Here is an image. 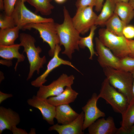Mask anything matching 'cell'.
<instances>
[{
  "label": "cell",
  "mask_w": 134,
  "mask_h": 134,
  "mask_svg": "<svg viewBox=\"0 0 134 134\" xmlns=\"http://www.w3.org/2000/svg\"><path fill=\"white\" fill-rule=\"evenodd\" d=\"M64 20L61 24L57 23V29L60 40L59 45L64 48L63 54L71 59L72 55L76 50H79L78 42L80 34L74 26L72 18L65 6L63 8Z\"/></svg>",
  "instance_id": "1"
},
{
  "label": "cell",
  "mask_w": 134,
  "mask_h": 134,
  "mask_svg": "<svg viewBox=\"0 0 134 134\" xmlns=\"http://www.w3.org/2000/svg\"><path fill=\"white\" fill-rule=\"evenodd\" d=\"M20 46L24 48V52L26 53L30 64V70L27 80L32 78L34 72L36 71L39 74L40 69L46 63L45 56L41 57L40 53L42 51L41 48L39 46L36 47L35 43V39L31 35L24 33L19 35Z\"/></svg>",
  "instance_id": "2"
},
{
  "label": "cell",
  "mask_w": 134,
  "mask_h": 134,
  "mask_svg": "<svg viewBox=\"0 0 134 134\" xmlns=\"http://www.w3.org/2000/svg\"><path fill=\"white\" fill-rule=\"evenodd\" d=\"M103 69L106 78L110 84L124 95L130 103L134 99L132 93L133 79L132 73L109 67Z\"/></svg>",
  "instance_id": "3"
},
{
  "label": "cell",
  "mask_w": 134,
  "mask_h": 134,
  "mask_svg": "<svg viewBox=\"0 0 134 134\" xmlns=\"http://www.w3.org/2000/svg\"><path fill=\"white\" fill-rule=\"evenodd\" d=\"M98 97L99 99H104L107 103L110 105L115 112L121 115L129 104L126 96L112 86L106 78L102 83Z\"/></svg>",
  "instance_id": "4"
},
{
  "label": "cell",
  "mask_w": 134,
  "mask_h": 134,
  "mask_svg": "<svg viewBox=\"0 0 134 134\" xmlns=\"http://www.w3.org/2000/svg\"><path fill=\"white\" fill-rule=\"evenodd\" d=\"M57 23L54 21L28 24L22 29H34L39 33L43 41L48 44L50 48L48 54L51 57L54 56L56 46L60 44V40L57 29Z\"/></svg>",
  "instance_id": "5"
},
{
  "label": "cell",
  "mask_w": 134,
  "mask_h": 134,
  "mask_svg": "<svg viewBox=\"0 0 134 134\" xmlns=\"http://www.w3.org/2000/svg\"><path fill=\"white\" fill-rule=\"evenodd\" d=\"M98 34L100 41L117 57L120 59L129 56L130 51L124 36L115 35L104 28L100 29Z\"/></svg>",
  "instance_id": "6"
},
{
  "label": "cell",
  "mask_w": 134,
  "mask_h": 134,
  "mask_svg": "<svg viewBox=\"0 0 134 134\" xmlns=\"http://www.w3.org/2000/svg\"><path fill=\"white\" fill-rule=\"evenodd\" d=\"M24 2L20 0H17L11 15L16 26L20 29L30 23L54 21L52 18L43 17L32 12L26 7Z\"/></svg>",
  "instance_id": "7"
},
{
  "label": "cell",
  "mask_w": 134,
  "mask_h": 134,
  "mask_svg": "<svg viewBox=\"0 0 134 134\" xmlns=\"http://www.w3.org/2000/svg\"><path fill=\"white\" fill-rule=\"evenodd\" d=\"M74 79L73 75L68 76L63 73L49 84L47 85H43L40 87L36 95L45 99L58 96L64 91L65 87L71 86Z\"/></svg>",
  "instance_id": "8"
},
{
  "label": "cell",
  "mask_w": 134,
  "mask_h": 134,
  "mask_svg": "<svg viewBox=\"0 0 134 134\" xmlns=\"http://www.w3.org/2000/svg\"><path fill=\"white\" fill-rule=\"evenodd\" d=\"M93 7L87 6L77 9L72 21L76 29L80 34H84L95 25L98 15Z\"/></svg>",
  "instance_id": "9"
},
{
  "label": "cell",
  "mask_w": 134,
  "mask_h": 134,
  "mask_svg": "<svg viewBox=\"0 0 134 134\" xmlns=\"http://www.w3.org/2000/svg\"><path fill=\"white\" fill-rule=\"evenodd\" d=\"M60 46L59 44L57 45L54 56L48 63L46 70L41 75L31 82L32 86L39 88L43 85L47 81L46 78L49 73L54 69L62 65L69 66L79 72L70 62L60 57L59 54L61 50Z\"/></svg>",
  "instance_id": "10"
},
{
  "label": "cell",
  "mask_w": 134,
  "mask_h": 134,
  "mask_svg": "<svg viewBox=\"0 0 134 134\" xmlns=\"http://www.w3.org/2000/svg\"><path fill=\"white\" fill-rule=\"evenodd\" d=\"M96 48L98 54V61L103 68L109 67L121 69L120 58L116 56L104 46L98 37L95 38Z\"/></svg>",
  "instance_id": "11"
},
{
  "label": "cell",
  "mask_w": 134,
  "mask_h": 134,
  "mask_svg": "<svg viewBox=\"0 0 134 134\" xmlns=\"http://www.w3.org/2000/svg\"><path fill=\"white\" fill-rule=\"evenodd\" d=\"M99 99L97 94L94 93L86 104L82 107L84 115L83 131L99 118L105 116V113L101 111L97 106V103Z\"/></svg>",
  "instance_id": "12"
},
{
  "label": "cell",
  "mask_w": 134,
  "mask_h": 134,
  "mask_svg": "<svg viewBox=\"0 0 134 134\" xmlns=\"http://www.w3.org/2000/svg\"><path fill=\"white\" fill-rule=\"evenodd\" d=\"M30 106L38 109L41 112L43 119L49 124L53 125L56 115V106L49 103L47 100L34 95L27 100Z\"/></svg>",
  "instance_id": "13"
},
{
  "label": "cell",
  "mask_w": 134,
  "mask_h": 134,
  "mask_svg": "<svg viewBox=\"0 0 134 134\" xmlns=\"http://www.w3.org/2000/svg\"><path fill=\"white\" fill-rule=\"evenodd\" d=\"M84 115L82 111L73 121L65 125L56 124L50 127L48 130H55L59 134H83V126Z\"/></svg>",
  "instance_id": "14"
},
{
  "label": "cell",
  "mask_w": 134,
  "mask_h": 134,
  "mask_svg": "<svg viewBox=\"0 0 134 134\" xmlns=\"http://www.w3.org/2000/svg\"><path fill=\"white\" fill-rule=\"evenodd\" d=\"M88 128L90 134H117L118 129L111 116L106 119L104 117L98 119Z\"/></svg>",
  "instance_id": "15"
},
{
  "label": "cell",
  "mask_w": 134,
  "mask_h": 134,
  "mask_svg": "<svg viewBox=\"0 0 134 134\" xmlns=\"http://www.w3.org/2000/svg\"><path fill=\"white\" fill-rule=\"evenodd\" d=\"M19 114L10 108L0 107V134L5 130L10 131L12 127L20 123Z\"/></svg>",
  "instance_id": "16"
},
{
  "label": "cell",
  "mask_w": 134,
  "mask_h": 134,
  "mask_svg": "<svg viewBox=\"0 0 134 134\" xmlns=\"http://www.w3.org/2000/svg\"><path fill=\"white\" fill-rule=\"evenodd\" d=\"M79 115L69 104H61L56 106L55 118L58 124L65 125L69 123L76 119Z\"/></svg>",
  "instance_id": "17"
},
{
  "label": "cell",
  "mask_w": 134,
  "mask_h": 134,
  "mask_svg": "<svg viewBox=\"0 0 134 134\" xmlns=\"http://www.w3.org/2000/svg\"><path fill=\"white\" fill-rule=\"evenodd\" d=\"M78 94V93L72 88L71 86H67L60 94L49 97L47 100L49 103L56 106L61 104H69L74 102Z\"/></svg>",
  "instance_id": "18"
},
{
  "label": "cell",
  "mask_w": 134,
  "mask_h": 134,
  "mask_svg": "<svg viewBox=\"0 0 134 134\" xmlns=\"http://www.w3.org/2000/svg\"><path fill=\"white\" fill-rule=\"evenodd\" d=\"M121 127L118 129L117 134H128L134 124V99L128 104L122 114Z\"/></svg>",
  "instance_id": "19"
},
{
  "label": "cell",
  "mask_w": 134,
  "mask_h": 134,
  "mask_svg": "<svg viewBox=\"0 0 134 134\" xmlns=\"http://www.w3.org/2000/svg\"><path fill=\"white\" fill-rule=\"evenodd\" d=\"M20 46L19 44H14L7 46L0 45V56L7 60H10L13 58L17 59L14 69L16 70L18 63L24 61L25 57L19 52Z\"/></svg>",
  "instance_id": "20"
},
{
  "label": "cell",
  "mask_w": 134,
  "mask_h": 134,
  "mask_svg": "<svg viewBox=\"0 0 134 134\" xmlns=\"http://www.w3.org/2000/svg\"><path fill=\"white\" fill-rule=\"evenodd\" d=\"M114 13L127 25L134 17V9L128 2L116 3Z\"/></svg>",
  "instance_id": "21"
},
{
  "label": "cell",
  "mask_w": 134,
  "mask_h": 134,
  "mask_svg": "<svg viewBox=\"0 0 134 134\" xmlns=\"http://www.w3.org/2000/svg\"><path fill=\"white\" fill-rule=\"evenodd\" d=\"M20 29L17 26L11 28L0 29V45L7 46L14 44V41L19 37Z\"/></svg>",
  "instance_id": "22"
},
{
  "label": "cell",
  "mask_w": 134,
  "mask_h": 134,
  "mask_svg": "<svg viewBox=\"0 0 134 134\" xmlns=\"http://www.w3.org/2000/svg\"><path fill=\"white\" fill-rule=\"evenodd\" d=\"M116 3L112 0H105L100 14L98 15L95 25H104L114 13Z\"/></svg>",
  "instance_id": "23"
},
{
  "label": "cell",
  "mask_w": 134,
  "mask_h": 134,
  "mask_svg": "<svg viewBox=\"0 0 134 134\" xmlns=\"http://www.w3.org/2000/svg\"><path fill=\"white\" fill-rule=\"evenodd\" d=\"M106 29L109 32L115 35L123 36V30L127 25L114 13L111 17L104 24Z\"/></svg>",
  "instance_id": "24"
},
{
  "label": "cell",
  "mask_w": 134,
  "mask_h": 134,
  "mask_svg": "<svg viewBox=\"0 0 134 134\" xmlns=\"http://www.w3.org/2000/svg\"><path fill=\"white\" fill-rule=\"evenodd\" d=\"M96 26L95 25L92 26L90 30L89 35L85 37H81L78 42L79 48L84 49L87 47L90 53L89 59L90 60H92L94 55L98 56L97 54L94 49L93 41L95 31L97 28Z\"/></svg>",
  "instance_id": "25"
},
{
  "label": "cell",
  "mask_w": 134,
  "mask_h": 134,
  "mask_svg": "<svg viewBox=\"0 0 134 134\" xmlns=\"http://www.w3.org/2000/svg\"><path fill=\"white\" fill-rule=\"evenodd\" d=\"M52 0H26L35 9V11L39 12L41 14L45 16L50 14L54 6L51 3Z\"/></svg>",
  "instance_id": "26"
},
{
  "label": "cell",
  "mask_w": 134,
  "mask_h": 134,
  "mask_svg": "<svg viewBox=\"0 0 134 134\" xmlns=\"http://www.w3.org/2000/svg\"><path fill=\"white\" fill-rule=\"evenodd\" d=\"M121 69L131 72L134 71V58L129 56L120 59Z\"/></svg>",
  "instance_id": "27"
},
{
  "label": "cell",
  "mask_w": 134,
  "mask_h": 134,
  "mask_svg": "<svg viewBox=\"0 0 134 134\" xmlns=\"http://www.w3.org/2000/svg\"><path fill=\"white\" fill-rule=\"evenodd\" d=\"M16 26L13 19L11 16L5 15L0 16V29L11 28Z\"/></svg>",
  "instance_id": "28"
},
{
  "label": "cell",
  "mask_w": 134,
  "mask_h": 134,
  "mask_svg": "<svg viewBox=\"0 0 134 134\" xmlns=\"http://www.w3.org/2000/svg\"><path fill=\"white\" fill-rule=\"evenodd\" d=\"M17 0H4L5 15L11 16L15 8Z\"/></svg>",
  "instance_id": "29"
},
{
  "label": "cell",
  "mask_w": 134,
  "mask_h": 134,
  "mask_svg": "<svg viewBox=\"0 0 134 134\" xmlns=\"http://www.w3.org/2000/svg\"><path fill=\"white\" fill-rule=\"evenodd\" d=\"M97 0H77L75 5L77 9L87 6L94 7L96 5Z\"/></svg>",
  "instance_id": "30"
},
{
  "label": "cell",
  "mask_w": 134,
  "mask_h": 134,
  "mask_svg": "<svg viewBox=\"0 0 134 134\" xmlns=\"http://www.w3.org/2000/svg\"><path fill=\"white\" fill-rule=\"evenodd\" d=\"M123 36L127 39L134 38V26L132 25H126L123 31Z\"/></svg>",
  "instance_id": "31"
},
{
  "label": "cell",
  "mask_w": 134,
  "mask_h": 134,
  "mask_svg": "<svg viewBox=\"0 0 134 134\" xmlns=\"http://www.w3.org/2000/svg\"><path fill=\"white\" fill-rule=\"evenodd\" d=\"M127 40L130 51V53L129 56L134 58V40L127 39Z\"/></svg>",
  "instance_id": "32"
},
{
  "label": "cell",
  "mask_w": 134,
  "mask_h": 134,
  "mask_svg": "<svg viewBox=\"0 0 134 134\" xmlns=\"http://www.w3.org/2000/svg\"><path fill=\"white\" fill-rule=\"evenodd\" d=\"M10 131L13 134H28L25 130L18 128L16 126L12 127Z\"/></svg>",
  "instance_id": "33"
},
{
  "label": "cell",
  "mask_w": 134,
  "mask_h": 134,
  "mask_svg": "<svg viewBox=\"0 0 134 134\" xmlns=\"http://www.w3.org/2000/svg\"><path fill=\"white\" fill-rule=\"evenodd\" d=\"M13 96V95L11 94L4 93L0 91V104H1L5 100L8 98H11Z\"/></svg>",
  "instance_id": "34"
},
{
  "label": "cell",
  "mask_w": 134,
  "mask_h": 134,
  "mask_svg": "<svg viewBox=\"0 0 134 134\" xmlns=\"http://www.w3.org/2000/svg\"><path fill=\"white\" fill-rule=\"evenodd\" d=\"M104 0H97L96 5L95 6V10L97 12L101 11L103 5Z\"/></svg>",
  "instance_id": "35"
},
{
  "label": "cell",
  "mask_w": 134,
  "mask_h": 134,
  "mask_svg": "<svg viewBox=\"0 0 134 134\" xmlns=\"http://www.w3.org/2000/svg\"><path fill=\"white\" fill-rule=\"evenodd\" d=\"M129 0H112L115 3L120 2H125L128 3Z\"/></svg>",
  "instance_id": "36"
},
{
  "label": "cell",
  "mask_w": 134,
  "mask_h": 134,
  "mask_svg": "<svg viewBox=\"0 0 134 134\" xmlns=\"http://www.w3.org/2000/svg\"><path fill=\"white\" fill-rule=\"evenodd\" d=\"M0 10H4V0H0Z\"/></svg>",
  "instance_id": "37"
},
{
  "label": "cell",
  "mask_w": 134,
  "mask_h": 134,
  "mask_svg": "<svg viewBox=\"0 0 134 134\" xmlns=\"http://www.w3.org/2000/svg\"><path fill=\"white\" fill-rule=\"evenodd\" d=\"M131 73L132 74L133 79V81L132 87V93L133 98L134 99V71H132Z\"/></svg>",
  "instance_id": "38"
},
{
  "label": "cell",
  "mask_w": 134,
  "mask_h": 134,
  "mask_svg": "<svg viewBox=\"0 0 134 134\" xmlns=\"http://www.w3.org/2000/svg\"><path fill=\"white\" fill-rule=\"evenodd\" d=\"M57 3L59 4H63L67 0H54Z\"/></svg>",
  "instance_id": "39"
},
{
  "label": "cell",
  "mask_w": 134,
  "mask_h": 134,
  "mask_svg": "<svg viewBox=\"0 0 134 134\" xmlns=\"http://www.w3.org/2000/svg\"><path fill=\"white\" fill-rule=\"evenodd\" d=\"M128 3L134 9V0H129Z\"/></svg>",
  "instance_id": "40"
},
{
  "label": "cell",
  "mask_w": 134,
  "mask_h": 134,
  "mask_svg": "<svg viewBox=\"0 0 134 134\" xmlns=\"http://www.w3.org/2000/svg\"><path fill=\"white\" fill-rule=\"evenodd\" d=\"M128 134H134V124L129 131Z\"/></svg>",
  "instance_id": "41"
},
{
  "label": "cell",
  "mask_w": 134,
  "mask_h": 134,
  "mask_svg": "<svg viewBox=\"0 0 134 134\" xmlns=\"http://www.w3.org/2000/svg\"><path fill=\"white\" fill-rule=\"evenodd\" d=\"M35 129L32 128L31 129L29 134H35Z\"/></svg>",
  "instance_id": "42"
},
{
  "label": "cell",
  "mask_w": 134,
  "mask_h": 134,
  "mask_svg": "<svg viewBox=\"0 0 134 134\" xmlns=\"http://www.w3.org/2000/svg\"><path fill=\"white\" fill-rule=\"evenodd\" d=\"M23 1L24 2L26 1V0H20Z\"/></svg>",
  "instance_id": "43"
}]
</instances>
